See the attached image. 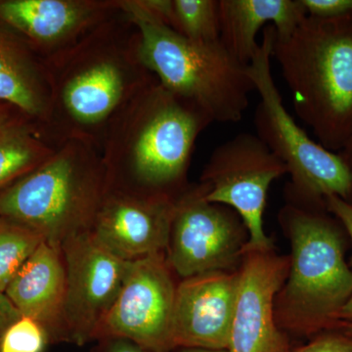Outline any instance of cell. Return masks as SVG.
Listing matches in <instances>:
<instances>
[{"instance_id": "obj_1", "label": "cell", "mask_w": 352, "mask_h": 352, "mask_svg": "<svg viewBox=\"0 0 352 352\" xmlns=\"http://www.w3.org/2000/svg\"><path fill=\"white\" fill-rule=\"evenodd\" d=\"M43 62L50 90L44 131L57 145L78 139L100 151L113 118L157 80L141 57L138 28L122 9Z\"/></svg>"}, {"instance_id": "obj_2", "label": "cell", "mask_w": 352, "mask_h": 352, "mask_svg": "<svg viewBox=\"0 0 352 352\" xmlns=\"http://www.w3.org/2000/svg\"><path fill=\"white\" fill-rule=\"evenodd\" d=\"M212 120L157 80L113 118L100 153L109 191L177 200L199 135Z\"/></svg>"}, {"instance_id": "obj_3", "label": "cell", "mask_w": 352, "mask_h": 352, "mask_svg": "<svg viewBox=\"0 0 352 352\" xmlns=\"http://www.w3.org/2000/svg\"><path fill=\"white\" fill-rule=\"evenodd\" d=\"M273 58L296 116L319 144L342 151L352 140V14L307 15L288 36L275 32Z\"/></svg>"}, {"instance_id": "obj_4", "label": "cell", "mask_w": 352, "mask_h": 352, "mask_svg": "<svg viewBox=\"0 0 352 352\" xmlns=\"http://www.w3.org/2000/svg\"><path fill=\"white\" fill-rule=\"evenodd\" d=\"M108 192L100 151L85 141L69 139L0 191V217L29 227L61 251L69 240L90 233Z\"/></svg>"}, {"instance_id": "obj_5", "label": "cell", "mask_w": 352, "mask_h": 352, "mask_svg": "<svg viewBox=\"0 0 352 352\" xmlns=\"http://www.w3.org/2000/svg\"><path fill=\"white\" fill-rule=\"evenodd\" d=\"M325 208L289 206L281 212L292 243L286 281L278 293L279 328L300 336L336 330L352 295V271L344 258V238Z\"/></svg>"}, {"instance_id": "obj_6", "label": "cell", "mask_w": 352, "mask_h": 352, "mask_svg": "<svg viewBox=\"0 0 352 352\" xmlns=\"http://www.w3.org/2000/svg\"><path fill=\"white\" fill-rule=\"evenodd\" d=\"M140 34L145 66L164 88L207 113L212 122H238L254 91L248 66L219 41L196 43L152 17L138 0H120Z\"/></svg>"}, {"instance_id": "obj_7", "label": "cell", "mask_w": 352, "mask_h": 352, "mask_svg": "<svg viewBox=\"0 0 352 352\" xmlns=\"http://www.w3.org/2000/svg\"><path fill=\"white\" fill-rule=\"evenodd\" d=\"M275 29L264 28L248 73L259 101L254 113L256 135L286 166L292 189L307 208H325V200L337 196L352 203V168L340 152L326 149L310 138L283 103L271 72Z\"/></svg>"}, {"instance_id": "obj_8", "label": "cell", "mask_w": 352, "mask_h": 352, "mask_svg": "<svg viewBox=\"0 0 352 352\" xmlns=\"http://www.w3.org/2000/svg\"><path fill=\"white\" fill-rule=\"evenodd\" d=\"M288 173L256 134L240 133L217 146L201 173L206 200L232 208L247 229L248 252L274 250L263 228L268 190Z\"/></svg>"}, {"instance_id": "obj_9", "label": "cell", "mask_w": 352, "mask_h": 352, "mask_svg": "<svg viewBox=\"0 0 352 352\" xmlns=\"http://www.w3.org/2000/svg\"><path fill=\"white\" fill-rule=\"evenodd\" d=\"M205 192L201 183L175 201L166 259L183 279L228 271L244 256L248 232L239 215L206 200Z\"/></svg>"}, {"instance_id": "obj_10", "label": "cell", "mask_w": 352, "mask_h": 352, "mask_svg": "<svg viewBox=\"0 0 352 352\" xmlns=\"http://www.w3.org/2000/svg\"><path fill=\"white\" fill-rule=\"evenodd\" d=\"M176 288L166 254L129 261L119 296L97 339H126L152 352H170Z\"/></svg>"}, {"instance_id": "obj_11", "label": "cell", "mask_w": 352, "mask_h": 352, "mask_svg": "<svg viewBox=\"0 0 352 352\" xmlns=\"http://www.w3.org/2000/svg\"><path fill=\"white\" fill-rule=\"evenodd\" d=\"M61 251L66 267V339L82 346L97 339L102 322L120 295L129 261L104 250L90 233L69 240Z\"/></svg>"}, {"instance_id": "obj_12", "label": "cell", "mask_w": 352, "mask_h": 352, "mask_svg": "<svg viewBox=\"0 0 352 352\" xmlns=\"http://www.w3.org/2000/svg\"><path fill=\"white\" fill-rule=\"evenodd\" d=\"M289 268V258L274 250L248 252L238 273L228 352H289L275 316V302Z\"/></svg>"}, {"instance_id": "obj_13", "label": "cell", "mask_w": 352, "mask_h": 352, "mask_svg": "<svg viewBox=\"0 0 352 352\" xmlns=\"http://www.w3.org/2000/svg\"><path fill=\"white\" fill-rule=\"evenodd\" d=\"M120 10V0H0V24L44 61Z\"/></svg>"}, {"instance_id": "obj_14", "label": "cell", "mask_w": 352, "mask_h": 352, "mask_svg": "<svg viewBox=\"0 0 352 352\" xmlns=\"http://www.w3.org/2000/svg\"><path fill=\"white\" fill-rule=\"evenodd\" d=\"M175 200L109 191L90 235L113 256L134 261L168 251Z\"/></svg>"}, {"instance_id": "obj_15", "label": "cell", "mask_w": 352, "mask_h": 352, "mask_svg": "<svg viewBox=\"0 0 352 352\" xmlns=\"http://www.w3.org/2000/svg\"><path fill=\"white\" fill-rule=\"evenodd\" d=\"M237 285V271H212L180 282L173 312L175 349L227 351Z\"/></svg>"}, {"instance_id": "obj_16", "label": "cell", "mask_w": 352, "mask_h": 352, "mask_svg": "<svg viewBox=\"0 0 352 352\" xmlns=\"http://www.w3.org/2000/svg\"><path fill=\"white\" fill-rule=\"evenodd\" d=\"M6 295L22 316L43 326L48 340L67 342L66 267L62 251L43 242L11 280Z\"/></svg>"}, {"instance_id": "obj_17", "label": "cell", "mask_w": 352, "mask_h": 352, "mask_svg": "<svg viewBox=\"0 0 352 352\" xmlns=\"http://www.w3.org/2000/svg\"><path fill=\"white\" fill-rule=\"evenodd\" d=\"M219 12L220 43L245 66L258 50L261 28L272 25L285 38L307 15L302 0H219Z\"/></svg>"}, {"instance_id": "obj_18", "label": "cell", "mask_w": 352, "mask_h": 352, "mask_svg": "<svg viewBox=\"0 0 352 352\" xmlns=\"http://www.w3.org/2000/svg\"><path fill=\"white\" fill-rule=\"evenodd\" d=\"M50 90L43 60L0 24V103L45 126Z\"/></svg>"}, {"instance_id": "obj_19", "label": "cell", "mask_w": 352, "mask_h": 352, "mask_svg": "<svg viewBox=\"0 0 352 352\" xmlns=\"http://www.w3.org/2000/svg\"><path fill=\"white\" fill-rule=\"evenodd\" d=\"M43 127L13 108L0 113V191L56 151Z\"/></svg>"}, {"instance_id": "obj_20", "label": "cell", "mask_w": 352, "mask_h": 352, "mask_svg": "<svg viewBox=\"0 0 352 352\" xmlns=\"http://www.w3.org/2000/svg\"><path fill=\"white\" fill-rule=\"evenodd\" d=\"M170 29L196 43L219 41V0H173Z\"/></svg>"}, {"instance_id": "obj_21", "label": "cell", "mask_w": 352, "mask_h": 352, "mask_svg": "<svg viewBox=\"0 0 352 352\" xmlns=\"http://www.w3.org/2000/svg\"><path fill=\"white\" fill-rule=\"evenodd\" d=\"M43 242L29 227L0 217V293Z\"/></svg>"}, {"instance_id": "obj_22", "label": "cell", "mask_w": 352, "mask_h": 352, "mask_svg": "<svg viewBox=\"0 0 352 352\" xmlns=\"http://www.w3.org/2000/svg\"><path fill=\"white\" fill-rule=\"evenodd\" d=\"M47 333L38 322L22 316L0 337V352H43Z\"/></svg>"}, {"instance_id": "obj_23", "label": "cell", "mask_w": 352, "mask_h": 352, "mask_svg": "<svg viewBox=\"0 0 352 352\" xmlns=\"http://www.w3.org/2000/svg\"><path fill=\"white\" fill-rule=\"evenodd\" d=\"M296 352H352V336L338 329L327 331L315 336Z\"/></svg>"}, {"instance_id": "obj_24", "label": "cell", "mask_w": 352, "mask_h": 352, "mask_svg": "<svg viewBox=\"0 0 352 352\" xmlns=\"http://www.w3.org/2000/svg\"><path fill=\"white\" fill-rule=\"evenodd\" d=\"M307 15L339 17L352 14V0H302Z\"/></svg>"}, {"instance_id": "obj_25", "label": "cell", "mask_w": 352, "mask_h": 352, "mask_svg": "<svg viewBox=\"0 0 352 352\" xmlns=\"http://www.w3.org/2000/svg\"><path fill=\"white\" fill-rule=\"evenodd\" d=\"M326 210L333 215L349 234L352 242V203L337 196L328 197L325 200ZM352 271V256L349 264Z\"/></svg>"}, {"instance_id": "obj_26", "label": "cell", "mask_w": 352, "mask_h": 352, "mask_svg": "<svg viewBox=\"0 0 352 352\" xmlns=\"http://www.w3.org/2000/svg\"><path fill=\"white\" fill-rule=\"evenodd\" d=\"M22 317L6 293H0V335Z\"/></svg>"}, {"instance_id": "obj_27", "label": "cell", "mask_w": 352, "mask_h": 352, "mask_svg": "<svg viewBox=\"0 0 352 352\" xmlns=\"http://www.w3.org/2000/svg\"><path fill=\"white\" fill-rule=\"evenodd\" d=\"M107 352H152L126 339H109Z\"/></svg>"}, {"instance_id": "obj_28", "label": "cell", "mask_w": 352, "mask_h": 352, "mask_svg": "<svg viewBox=\"0 0 352 352\" xmlns=\"http://www.w3.org/2000/svg\"><path fill=\"white\" fill-rule=\"evenodd\" d=\"M339 321L340 323L352 324V295L340 310Z\"/></svg>"}, {"instance_id": "obj_29", "label": "cell", "mask_w": 352, "mask_h": 352, "mask_svg": "<svg viewBox=\"0 0 352 352\" xmlns=\"http://www.w3.org/2000/svg\"><path fill=\"white\" fill-rule=\"evenodd\" d=\"M179 352H228L227 351H214V349H196V347H180Z\"/></svg>"}, {"instance_id": "obj_30", "label": "cell", "mask_w": 352, "mask_h": 352, "mask_svg": "<svg viewBox=\"0 0 352 352\" xmlns=\"http://www.w3.org/2000/svg\"><path fill=\"white\" fill-rule=\"evenodd\" d=\"M340 153L346 157L347 162L351 164L352 168V140L351 141V143H349V144L342 150V151H340Z\"/></svg>"}, {"instance_id": "obj_31", "label": "cell", "mask_w": 352, "mask_h": 352, "mask_svg": "<svg viewBox=\"0 0 352 352\" xmlns=\"http://www.w3.org/2000/svg\"><path fill=\"white\" fill-rule=\"evenodd\" d=\"M338 330L344 331L349 335L352 336V324L349 323H339L337 327Z\"/></svg>"}, {"instance_id": "obj_32", "label": "cell", "mask_w": 352, "mask_h": 352, "mask_svg": "<svg viewBox=\"0 0 352 352\" xmlns=\"http://www.w3.org/2000/svg\"><path fill=\"white\" fill-rule=\"evenodd\" d=\"M10 108V106H7L6 104H1L0 103V113L3 112V111H6V109ZM12 108V107H11Z\"/></svg>"}, {"instance_id": "obj_33", "label": "cell", "mask_w": 352, "mask_h": 352, "mask_svg": "<svg viewBox=\"0 0 352 352\" xmlns=\"http://www.w3.org/2000/svg\"><path fill=\"white\" fill-rule=\"evenodd\" d=\"M0 337H1V335H0Z\"/></svg>"}]
</instances>
